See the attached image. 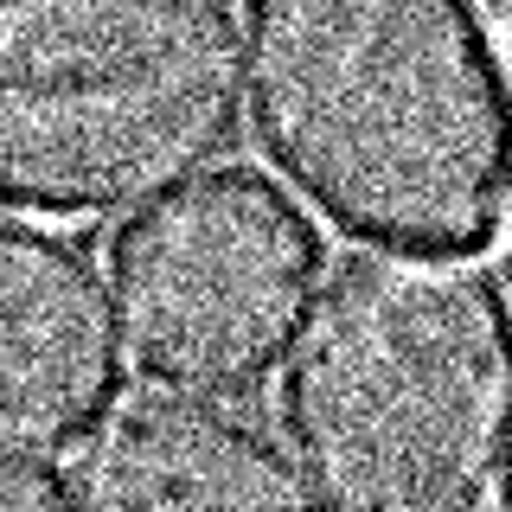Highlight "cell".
I'll use <instances>...</instances> for the list:
<instances>
[{
    "mask_svg": "<svg viewBox=\"0 0 512 512\" xmlns=\"http://www.w3.org/2000/svg\"><path fill=\"white\" fill-rule=\"evenodd\" d=\"M250 116L352 244L480 256L512 212V71L474 0H250Z\"/></svg>",
    "mask_w": 512,
    "mask_h": 512,
    "instance_id": "cell-1",
    "label": "cell"
},
{
    "mask_svg": "<svg viewBox=\"0 0 512 512\" xmlns=\"http://www.w3.org/2000/svg\"><path fill=\"white\" fill-rule=\"evenodd\" d=\"M282 429L314 500L461 512L512 448V308L474 256L359 244L320 282L282 372Z\"/></svg>",
    "mask_w": 512,
    "mask_h": 512,
    "instance_id": "cell-2",
    "label": "cell"
},
{
    "mask_svg": "<svg viewBox=\"0 0 512 512\" xmlns=\"http://www.w3.org/2000/svg\"><path fill=\"white\" fill-rule=\"evenodd\" d=\"M231 0H0V212L116 218L237 148Z\"/></svg>",
    "mask_w": 512,
    "mask_h": 512,
    "instance_id": "cell-3",
    "label": "cell"
},
{
    "mask_svg": "<svg viewBox=\"0 0 512 512\" xmlns=\"http://www.w3.org/2000/svg\"><path fill=\"white\" fill-rule=\"evenodd\" d=\"M327 237L256 167H205L109 237L122 352L154 391L250 397L295 352Z\"/></svg>",
    "mask_w": 512,
    "mask_h": 512,
    "instance_id": "cell-4",
    "label": "cell"
},
{
    "mask_svg": "<svg viewBox=\"0 0 512 512\" xmlns=\"http://www.w3.org/2000/svg\"><path fill=\"white\" fill-rule=\"evenodd\" d=\"M122 359L116 288L96 256L26 212H0V461H71L116 410Z\"/></svg>",
    "mask_w": 512,
    "mask_h": 512,
    "instance_id": "cell-5",
    "label": "cell"
},
{
    "mask_svg": "<svg viewBox=\"0 0 512 512\" xmlns=\"http://www.w3.org/2000/svg\"><path fill=\"white\" fill-rule=\"evenodd\" d=\"M314 480L301 461L231 410L186 391H154L109 410L96 436L52 474V506L96 512H173V506H308Z\"/></svg>",
    "mask_w": 512,
    "mask_h": 512,
    "instance_id": "cell-6",
    "label": "cell"
},
{
    "mask_svg": "<svg viewBox=\"0 0 512 512\" xmlns=\"http://www.w3.org/2000/svg\"><path fill=\"white\" fill-rule=\"evenodd\" d=\"M480 7V26H487L493 52H500V64L512 71V0H474Z\"/></svg>",
    "mask_w": 512,
    "mask_h": 512,
    "instance_id": "cell-7",
    "label": "cell"
},
{
    "mask_svg": "<svg viewBox=\"0 0 512 512\" xmlns=\"http://www.w3.org/2000/svg\"><path fill=\"white\" fill-rule=\"evenodd\" d=\"M52 506V474L45 480H13L7 468H0V506Z\"/></svg>",
    "mask_w": 512,
    "mask_h": 512,
    "instance_id": "cell-8",
    "label": "cell"
},
{
    "mask_svg": "<svg viewBox=\"0 0 512 512\" xmlns=\"http://www.w3.org/2000/svg\"><path fill=\"white\" fill-rule=\"evenodd\" d=\"M500 500L512 506V448H506V468H500Z\"/></svg>",
    "mask_w": 512,
    "mask_h": 512,
    "instance_id": "cell-9",
    "label": "cell"
},
{
    "mask_svg": "<svg viewBox=\"0 0 512 512\" xmlns=\"http://www.w3.org/2000/svg\"><path fill=\"white\" fill-rule=\"evenodd\" d=\"M506 288H512V212H506Z\"/></svg>",
    "mask_w": 512,
    "mask_h": 512,
    "instance_id": "cell-10",
    "label": "cell"
}]
</instances>
